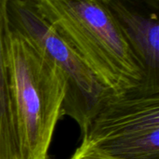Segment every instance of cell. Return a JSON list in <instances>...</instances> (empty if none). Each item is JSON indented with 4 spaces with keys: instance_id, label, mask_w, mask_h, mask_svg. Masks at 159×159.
I'll use <instances>...</instances> for the list:
<instances>
[{
    "instance_id": "cell-9",
    "label": "cell",
    "mask_w": 159,
    "mask_h": 159,
    "mask_svg": "<svg viewBox=\"0 0 159 159\" xmlns=\"http://www.w3.org/2000/svg\"><path fill=\"white\" fill-rule=\"evenodd\" d=\"M33 1H34V0H33Z\"/></svg>"
},
{
    "instance_id": "cell-6",
    "label": "cell",
    "mask_w": 159,
    "mask_h": 159,
    "mask_svg": "<svg viewBox=\"0 0 159 159\" xmlns=\"http://www.w3.org/2000/svg\"><path fill=\"white\" fill-rule=\"evenodd\" d=\"M7 2L0 0V144L11 141L16 135L7 65V34L9 26Z\"/></svg>"
},
{
    "instance_id": "cell-1",
    "label": "cell",
    "mask_w": 159,
    "mask_h": 159,
    "mask_svg": "<svg viewBox=\"0 0 159 159\" xmlns=\"http://www.w3.org/2000/svg\"><path fill=\"white\" fill-rule=\"evenodd\" d=\"M7 65L20 159H48L57 123L64 116L66 78L40 48L10 24Z\"/></svg>"
},
{
    "instance_id": "cell-3",
    "label": "cell",
    "mask_w": 159,
    "mask_h": 159,
    "mask_svg": "<svg viewBox=\"0 0 159 159\" xmlns=\"http://www.w3.org/2000/svg\"><path fill=\"white\" fill-rule=\"evenodd\" d=\"M82 139L121 159H159V91L112 93Z\"/></svg>"
},
{
    "instance_id": "cell-8",
    "label": "cell",
    "mask_w": 159,
    "mask_h": 159,
    "mask_svg": "<svg viewBox=\"0 0 159 159\" xmlns=\"http://www.w3.org/2000/svg\"><path fill=\"white\" fill-rule=\"evenodd\" d=\"M133 6L158 12L159 0H124Z\"/></svg>"
},
{
    "instance_id": "cell-7",
    "label": "cell",
    "mask_w": 159,
    "mask_h": 159,
    "mask_svg": "<svg viewBox=\"0 0 159 159\" xmlns=\"http://www.w3.org/2000/svg\"><path fill=\"white\" fill-rule=\"evenodd\" d=\"M69 159H121L110 156L82 139L81 144Z\"/></svg>"
},
{
    "instance_id": "cell-5",
    "label": "cell",
    "mask_w": 159,
    "mask_h": 159,
    "mask_svg": "<svg viewBox=\"0 0 159 159\" xmlns=\"http://www.w3.org/2000/svg\"><path fill=\"white\" fill-rule=\"evenodd\" d=\"M103 1L143 71V87L159 91L158 12L124 0Z\"/></svg>"
},
{
    "instance_id": "cell-2",
    "label": "cell",
    "mask_w": 159,
    "mask_h": 159,
    "mask_svg": "<svg viewBox=\"0 0 159 159\" xmlns=\"http://www.w3.org/2000/svg\"><path fill=\"white\" fill-rule=\"evenodd\" d=\"M40 14L115 94L143 87V71L103 0H34Z\"/></svg>"
},
{
    "instance_id": "cell-4",
    "label": "cell",
    "mask_w": 159,
    "mask_h": 159,
    "mask_svg": "<svg viewBox=\"0 0 159 159\" xmlns=\"http://www.w3.org/2000/svg\"><path fill=\"white\" fill-rule=\"evenodd\" d=\"M7 16L9 24L40 48L63 73L67 81L63 113L78 124L84 135L100 107L113 92L100 82L40 14L33 0H8Z\"/></svg>"
}]
</instances>
